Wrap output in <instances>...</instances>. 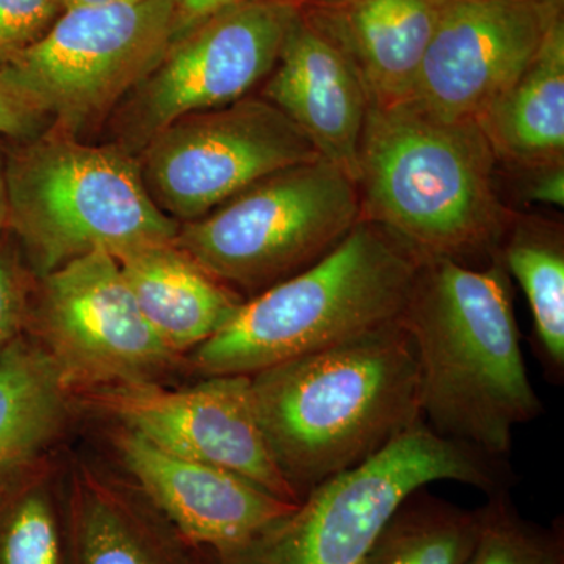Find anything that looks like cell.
Masks as SVG:
<instances>
[{"instance_id":"1","label":"cell","mask_w":564,"mask_h":564,"mask_svg":"<svg viewBox=\"0 0 564 564\" xmlns=\"http://www.w3.org/2000/svg\"><path fill=\"white\" fill-rule=\"evenodd\" d=\"M510 274L422 259L400 323L413 340L419 408L434 433L508 459L516 426L543 414L527 372Z\"/></svg>"},{"instance_id":"2","label":"cell","mask_w":564,"mask_h":564,"mask_svg":"<svg viewBox=\"0 0 564 564\" xmlns=\"http://www.w3.org/2000/svg\"><path fill=\"white\" fill-rule=\"evenodd\" d=\"M252 403L296 502L421 421L413 340L392 322L250 375Z\"/></svg>"},{"instance_id":"3","label":"cell","mask_w":564,"mask_h":564,"mask_svg":"<svg viewBox=\"0 0 564 564\" xmlns=\"http://www.w3.org/2000/svg\"><path fill=\"white\" fill-rule=\"evenodd\" d=\"M496 161L477 121L437 117L411 101L369 106L356 181L362 220L421 259L491 262L508 226Z\"/></svg>"},{"instance_id":"4","label":"cell","mask_w":564,"mask_h":564,"mask_svg":"<svg viewBox=\"0 0 564 564\" xmlns=\"http://www.w3.org/2000/svg\"><path fill=\"white\" fill-rule=\"evenodd\" d=\"M422 259L381 226L361 220L325 258L245 300L193 350L204 377L261 372L399 322Z\"/></svg>"},{"instance_id":"5","label":"cell","mask_w":564,"mask_h":564,"mask_svg":"<svg viewBox=\"0 0 564 564\" xmlns=\"http://www.w3.org/2000/svg\"><path fill=\"white\" fill-rule=\"evenodd\" d=\"M9 229L36 278L95 251L117 258L173 242L181 223L159 209L139 159L58 129L7 151Z\"/></svg>"},{"instance_id":"6","label":"cell","mask_w":564,"mask_h":564,"mask_svg":"<svg viewBox=\"0 0 564 564\" xmlns=\"http://www.w3.org/2000/svg\"><path fill=\"white\" fill-rule=\"evenodd\" d=\"M436 481L510 491L508 459L445 440L419 421L361 466L323 481L291 513L209 564H361L381 527L417 489Z\"/></svg>"},{"instance_id":"7","label":"cell","mask_w":564,"mask_h":564,"mask_svg":"<svg viewBox=\"0 0 564 564\" xmlns=\"http://www.w3.org/2000/svg\"><path fill=\"white\" fill-rule=\"evenodd\" d=\"M362 220L356 181L325 159L256 182L198 220L174 243L248 300L325 258Z\"/></svg>"},{"instance_id":"8","label":"cell","mask_w":564,"mask_h":564,"mask_svg":"<svg viewBox=\"0 0 564 564\" xmlns=\"http://www.w3.org/2000/svg\"><path fill=\"white\" fill-rule=\"evenodd\" d=\"M174 41V0L65 10L0 80L44 120L79 132L140 84Z\"/></svg>"},{"instance_id":"9","label":"cell","mask_w":564,"mask_h":564,"mask_svg":"<svg viewBox=\"0 0 564 564\" xmlns=\"http://www.w3.org/2000/svg\"><path fill=\"white\" fill-rule=\"evenodd\" d=\"M322 159L265 98L195 111L155 133L139 159L152 202L180 223L198 220L256 182Z\"/></svg>"},{"instance_id":"10","label":"cell","mask_w":564,"mask_h":564,"mask_svg":"<svg viewBox=\"0 0 564 564\" xmlns=\"http://www.w3.org/2000/svg\"><path fill=\"white\" fill-rule=\"evenodd\" d=\"M25 334L50 356L69 393L158 383L180 361L144 321L120 263L106 251L36 278Z\"/></svg>"},{"instance_id":"11","label":"cell","mask_w":564,"mask_h":564,"mask_svg":"<svg viewBox=\"0 0 564 564\" xmlns=\"http://www.w3.org/2000/svg\"><path fill=\"white\" fill-rule=\"evenodd\" d=\"M300 11L284 0H245L173 41L131 91L124 139L143 148L177 118L247 98L276 66Z\"/></svg>"},{"instance_id":"12","label":"cell","mask_w":564,"mask_h":564,"mask_svg":"<svg viewBox=\"0 0 564 564\" xmlns=\"http://www.w3.org/2000/svg\"><path fill=\"white\" fill-rule=\"evenodd\" d=\"M80 402L169 454L225 467L299 503L263 440L248 375L207 377L177 391L151 381L106 386L82 392Z\"/></svg>"},{"instance_id":"13","label":"cell","mask_w":564,"mask_h":564,"mask_svg":"<svg viewBox=\"0 0 564 564\" xmlns=\"http://www.w3.org/2000/svg\"><path fill=\"white\" fill-rule=\"evenodd\" d=\"M562 17V0H444L406 101L437 117L480 120L521 77Z\"/></svg>"},{"instance_id":"14","label":"cell","mask_w":564,"mask_h":564,"mask_svg":"<svg viewBox=\"0 0 564 564\" xmlns=\"http://www.w3.org/2000/svg\"><path fill=\"white\" fill-rule=\"evenodd\" d=\"M115 440L147 502L188 544L210 554L243 547L299 505L225 467L169 454L131 430Z\"/></svg>"},{"instance_id":"15","label":"cell","mask_w":564,"mask_h":564,"mask_svg":"<svg viewBox=\"0 0 564 564\" xmlns=\"http://www.w3.org/2000/svg\"><path fill=\"white\" fill-rule=\"evenodd\" d=\"M263 98L310 139L322 159L358 181L369 98L344 52L303 11L284 41Z\"/></svg>"},{"instance_id":"16","label":"cell","mask_w":564,"mask_h":564,"mask_svg":"<svg viewBox=\"0 0 564 564\" xmlns=\"http://www.w3.org/2000/svg\"><path fill=\"white\" fill-rule=\"evenodd\" d=\"M444 0H343L304 14L344 52L369 106L406 101Z\"/></svg>"},{"instance_id":"17","label":"cell","mask_w":564,"mask_h":564,"mask_svg":"<svg viewBox=\"0 0 564 564\" xmlns=\"http://www.w3.org/2000/svg\"><path fill=\"white\" fill-rule=\"evenodd\" d=\"M115 259L144 321L177 356L220 332L245 302L174 240L132 248Z\"/></svg>"},{"instance_id":"18","label":"cell","mask_w":564,"mask_h":564,"mask_svg":"<svg viewBox=\"0 0 564 564\" xmlns=\"http://www.w3.org/2000/svg\"><path fill=\"white\" fill-rule=\"evenodd\" d=\"M68 525L69 564H209L151 505L95 480L74 489Z\"/></svg>"},{"instance_id":"19","label":"cell","mask_w":564,"mask_h":564,"mask_svg":"<svg viewBox=\"0 0 564 564\" xmlns=\"http://www.w3.org/2000/svg\"><path fill=\"white\" fill-rule=\"evenodd\" d=\"M496 158L540 170L564 154V22H552L532 63L477 121Z\"/></svg>"},{"instance_id":"20","label":"cell","mask_w":564,"mask_h":564,"mask_svg":"<svg viewBox=\"0 0 564 564\" xmlns=\"http://www.w3.org/2000/svg\"><path fill=\"white\" fill-rule=\"evenodd\" d=\"M68 389L29 334L0 358V477L32 466L68 414Z\"/></svg>"},{"instance_id":"21","label":"cell","mask_w":564,"mask_h":564,"mask_svg":"<svg viewBox=\"0 0 564 564\" xmlns=\"http://www.w3.org/2000/svg\"><path fill=\"white\" fill-rule=\"evenodd\" d=\"M411 492L381 527L361 564H467L481 510H467L430 492Z\"/></svg>"},{"instance_id":"22","label":"cell","mask_w":564,"mask_h":564,"mask_svg":"<svg viewBox=\"0 0 564 564\" xmlns=\"http://www.w3.org/2000/svg\"><path fill=\"white\" fill-rule=\"evenodd\" d=\"M508 274L521 284L533 317L536 356L545 377L564 378V247L562 234L519 223L499 248Z\"/></svg>"},{"instance_id":"23","label":"cell","mask_w":564,"mask_h":564,"mask_svg":"<svg viewBox=\"0 0 564 564\" xmlns=\"http://www.w3.org/2000/svg\"><path fill=\"white\" fill-rule=\"evenodd\" d=\"M31 477L32 466L0 477V564H69L68 513Z\"/></svg>"},{"instance_id":"24","label":"cell","mask_w":564,"mask_h":564,"mask_svg":"<svg viewBox=\"0 0 564 564\" xmlns=\"http://www.w3.org/2000/svg\"><path fill=\"white\" fill-rule=\"evenodd\" d=\"M480 510V533L467 564H564L562 518L551 525L529 521L510 491L488 496Z\"/></svg>"},{"instance_id":"25","label":"cell","mask_w":564,"mask_h":564,"mask_svg":"<svg viewBox=\"0 0 564 564\" xmlns=\"http://www.w3.org/2000/svg\"><path fill=\"white\" fill-rule=\"evenodd\" d=\"M36 276L10 229L0 234V358L28 333Z\"/></svg>"},{"instance_id":"26","label":"cell","mask_w":564,"mask_h":564,"mask_svg":"<svg viewBox=\"0 0 564 564\" xmlns=\"http://www.w3.org/2000/svg\"><path fill=\"white\" fill-rule=\"evenodd\" d=\"M62 10L61 0H0V69L39 43Z\"/></svg>"},{"instance_id":"27","label":"cell","mask_w":564,"mask_h":564,"mask_svg":"<svg viewBox=\"0 0 564 564\" xmlns=\"http://www.w3.org/2000/svg\"><path fill=\"white\" fill-rule=\"evenodd\" d=\"M44 120L0 80V137L28 140L41 133Z\"/></svg>"},{"instance_id":"28","label":"cell","mask_w":564,"mask_h":564,"mask_svg":"<svg viewBox=\"0 0 564 564\" xmlns=\"http://www.w3.org/2000/svg\"><path fill=\"white\" fill-rule=\"evenodd\" d=\"M245 0H174V41Z\"/></svg>"},{"instance_id":"29","label":"cell","mask_w":564,"mask_h":564,"mask_svg":"<svg viewBox=\"0 0 564 564\" xmlns=\"http://www.w3.org/2000/svg\"><path fill=\"white\" fill-rule=\"evenodd\" d=\"M538 174L530 185V202L563 207L564 204V170L562 165L544 166L536 170Z\"/></svg>"},{"instance_id":"30","label":"cell","mask_w":564,"mask_h":564,"mask_svg":"<svg viewBox=\"0 0 564 564\" xmlns=\"http://www.w3.org/2000/svg\"><path fill=\"white\" fill-rule=\"evenodd\" d=\"M9 229V192H7V151L0 143V234Z\"/></svg>"},{"instance_id":"31","label":"cell","mask_w":564,"mask_h":564,"mask_svg":"<svg viewBox=\"0 0 564 564\" xmlns=\"http://www.w3.org/2000/svg\"><path fill=\"white\" fill-rule=\"evenodd\" d=\"M63 9L73 10L82 7L113 6V3L139 2V0H61Z\"/></svg>"},{"instance_id":"32","label":"cell","mask_w":564,"mask_h":564,"mask_svg":"<svg viewBox=\"0 0 564 564\" xmlns=\"http://www.w3.org/2000/svg\"><path fill=\"white\" fill-rule=\"evenodd\" d=\"M284 2L293 3V6L300 7V9H302L303 6H310V7L334 6V3L343 2V0H284Z\"/></svg>"}]
</instances>
